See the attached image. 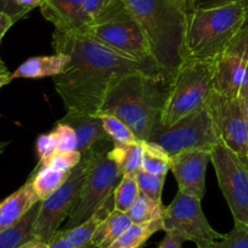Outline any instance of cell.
<instances>
[{"mask_svg":"<svg viewBox=\"0 0 248 248\" xmlns=\"http://www.w3.org/2000/svg\"><path fill=\"white\" fill-rule=\"evenodd\" d=\"M9 144H10V142H9V141H0V155L3 154L4 151H5L6 147L9 146Z\"/></svg>","mask_w":248,"mask_h":248,"instance_id":"cell-45","label":"cell"},{"mask_svg":"<svg viewBox=\"0 0 248 248\" xmlns=\"http://www.w3.org/2000/svg\"><path fill=\"white\" fill-rule=\"evenodd\" d=\"M229 51L240 55L248 66V27L242 28Z\"/></svg>","mask_w":248,"mask_h":248,"instance_id":"cell-35","label":"cell"},{"mask_svg":"<svg viewBox=\"0 0 248 248\" xmlns=\"http://www.w3.org/2000/svg\"><path fill=\"white\" fill-rule=\"evenodd\" d=\"M135 176H137L140 194L156 202H162V191H163L166 175H156L140 170L135 174Z\"/></svg>","mask_w":248,"mask_h":248,"instance_id":"cell-30","label":"cell"},{"mask_svg":"<svg viewBox=\"0 0 248 248\" xmlns=\"http://www.w3.org/2000/svg\"><path fill=\"white\" fill-rule=\"evenodd\" d=\"M18 248H49V243L44 242L42 240H38V238H34V240L23 243Z\"/></svg>","mask_w":248,"mask_h":248,"instance_id":"cell-42","label":"cell"},{"mask_svg":"<svg viewBox=\"0 0 248 248\" xmlns=\"http://www.w3.org/2000/svg\"><path fill=\"white\" fill-rule=\"evenodd\" d=\"M83 0H43L39 6L43 16L60 32H76L84 26Z\"/></svg>","mask_w":248,"mask_h":248,"instance_id":"cell-16","label":"cell"},{"mask_svg":"<svg viewBox=\"0 0 248 248\" xmlns=\"http://www.w3.org/2000/svg\"><path fill=\"white\" fill-rule=\"evenodd\" d=\"M206 105L221 144L248 163V117L245 99L212 90Z\"/></svg>","mask_w":248,"mask_h":248,"instance_id":"cell-12","label":"cell"},{"mask_svg":"<svg viewBox=\"0 0 248 248\" xmlns=\"http://www.w3.org/2000/svg\"><path fill=\"white\" fill-rule=\"evenodd\" d=\"M245 105H246V112H247V117H248V94L247 96L245 97Z\"/></svg>","mask_w":248,"mask_h":248,"instance_id":"cell-47","label":"cell"},{"mask_svg":"<svg viewBox=\"0 0 248 248\" xmlns=\"http://www.w3.org/2000/svg\"><path fill=\"white\" fill-rule=\"evenodd\" d=\"M245 27H248V8H247V20H246V23H245V26H243V28Z\"/></svg>","mask_w":248,"mask_h":248,"instance_id":"cell-49","label":"cell"},{"mask_svg":"<svg viewBox=\"0 0 248 248\" xmlns=\"http://www.w3.org/2000/svg\"><path fill=\"white\" fill-rule=\"evenodd\" d=\"M82 161V154L79 151H57L52 155L43 166H37L38 168L50 167L57 170L71 171L78 163Z\"/></svg>","mask_w":248,"mask_h":248,"instance_id":"cell-31","label":"cell"},{"mask_svg":"<svg viewBox=\"0 0 248 248\" xmlns=\"http://www.w3.org/2000/svg\"><path fill=\"white\" fill-rule=\"evenodd\" d=\"M107 156L116 163L121 175L137 174L141 170L144 158L141 141L132 145H113Z\"/></svg>","mask_w":248,"mask_h":248,"instance_id":"cell-23","label":"cell"},{"mask_svg":"<svg viewBox=\"0 0 248 248\" xmlns=\"http://www.w3.org/2000/svg\"><path fill=\"white\" fill-rule=\"evenodd\" d=\"M92 163V151L83 155L82 161L71 171L65 184L51 196L42 201L35 221V236L38 240L49 243L62 223L68 219L79 202L88 171Z\"/></svg>","mask_w":248,"mask_h":248,"instance_id":"cell-8","label":"cell"},{"mask_svg":"<svg viewBox=\"0 0 248 248\" xmlns=\"http://www.w3.org/2000/svg\"><path fill=\"white\" fill-rule=\"evenodd\" d=\"M49 248H76L71 245L65 237V235L62 233L61 229L57 231L56 235L52 237V240L49 242Z\"/></svg>","mask_w":248,"mask_h":248,"instance_id":"cell-41","label":"cell"},{"mask_svg":"<svg viewBox=\"0 0 248 248\" xmlns=\"http://www.w3.org/2000/svg\"><path fill=\"white\" fill-rule=\"evenodd\" d=\"M163 230V220L132 224L109 248H141L154 233Z\"/></svg>","mask_w":248,"mask_h":248,"instance_id":"cell-24","label":"cell"},{"mask_svg":"<svg viewBox=\"0 0 248 248\" xmlns=\"http://www.w3.org/2000/svg\"><path fill=\"white\" fill-rule=\"evenodd\" d=\"M17 22L15 17L6 13H0V42L3 40V37L6 34L9 30Z\"/></svg>","mask_w":248,"mask_h":248,"instance_id":"cell-39","label":"cell"},{"mask_svg":"<svg viewBox=\"0 0 248 248\" xmlns=\"http://www.w3.org/2000/svg\"><path fill=\"white\" fill-rule=\"evenodd\" d=\"M123 3L149 40L159 73L170 83L183 62L186 13L169 0H123Z\"/></svg>","mask_w":248,"mask_h":248,"instance_id":"cell-3","label":"cell"},{"mask_svg":"<svg viewBox=\"0 0 248 248\" xmlns=\"http://www.w3.org/2000/svg\"><path fill=\"white\" fill-rule=\"evenodd\" d=\"M144 158L141 170L156 175H167L170 170V155L155 142L149 140L141 141Z\"/></svg>","mask_w":248,"mask_h":248,"instance_id":"cell-26","label":"cell"},{"mask_svg":"<svg viewBox=\"0 0 248 248\" xmlns=\"http://www.w3.org/2000/svg\"><path fill=\"white\" fill-rule=\"evenodd\" d=\"M164 209L166 206L162 202H156L140 194L134 204L128 209L127 216L133 224H146L163 219Z\"/></svg>","mask_w":248,"mask_h":248,"instance_id":"cell-27","label":"cell"},{"mask_svg":"<svg viewBox=\"0 0 248 248\" xmlns=\"http://www.w3.org/2000/svg\"><path fill=\"white\" fill-rule=\"evenodd\" d=\"M211 162L209 150H187L170 156V170L178 191L202 200L206 192V171Z\"/></svg>","mask_w":248,"mask_h":248,"instance_id":"cell-13","label":"cell"},{"mask_svg":"<svg viewBox=\"0 0 248 248\" xmlns=\"http://www.w3.org/2000/svg\"><path fill=\"white\" fill-rule=\"evenodd\" d=\"M97 116L101 119L105 132L107 133L114 145H132L141 141L138 139L137 135L133 133V130L127 124L117 117L107 113H99Z\"/></svg>","mask_w":248,"mask_h":248,"instance_id":"cell-29","label":"cell"},{"mask_svg":"<svg viewBox=\"0 0 248 248\" xmlns=\"http://www.w3.org/2000/svg\"><path fill=\"white\" fill-rule=\"evenodd\" d=\"M37 154L39 157V163L38 166H43L52 155L59 151V144H57L56 137L52 132L47 134L39 135L37 139Z\"/></svg>","mask_w":248,"mask_h":248,"instance_id":"cell-34","label":"cell"},{"mask_svg":"<svg viewBox=\"0 0 248 248\" xmlns=\"http://www.w3.org/2000/svg\"><path fill=\"white\" fill-rule=\"evenodd\" d=\"M52 49L70 56L63 72L54 77L55 90L68 113L97 116L114 78L138 72L159 75L82 32L55 30Z\"/></svg>","mask_w":248,"mask_h":248,"instance_id":"cell-1","label":"cell"},{"mask_svg":"<svg viewBox=\"0 0 248 248\" xmlns=\"http://www.w3.org/2000/svg\"><path fill=\"white\" fill-rule=\"evenodd\" d=\"M9 82H6V80H0V89L4 87V85H8Z\"/></svg>","mask_w":248,"mask_h":248,"instance_id":"cell-48","label":"cell"},{"mask_svg":"<svg viewBox=\"0 0 248 248\" xmlns=\"http://www.w3.org/2000/svg\"><path fill=\"white\" fill-rule=\"evenodd\" d=\"M70 62V56L61 52H55L49 56H34L21 63L15 72L11 73V79L27 78L40 79L46 77H56L61 75Z\"/></svg>","mask_w":248,"mask_h":248,"instance_id":"cell-18","label":"cell"},{"mask_svg":"<svg viewBox=\"0 0 248 248\" xmlns=\"http://www.w3.org/2000/svg\"><path fill=\"white\" fill-rule=\"evenodd\" d=\"M149 141L163 147L170 156L187 150H209L220 142L207 105L171 125H156Z\"/></svg>","mask_w":248,"mask_h":248,"instance_id":"cell-7","label":"cell"},{"mask_svg":"<svg viewBox=\"0 0 248 248\" xmlns=\"http://www.w3.org/2000/svg\"><path fill=\"white\" fill-rule=\"evenodd\" d=\"M209 248H248V228L235 224L230 232L225 233Z\"/></svg>","mask_w":248,"mask_h":248,"instance_id":"cell-32","label":"cell"},{"mask_svg":"<svg viewBox=\"0 0 248 248\" xmlns=\"http://www.w3.org/2000/svg\"><path fill=\"white\" fill-rule=\"evenodd\" d=\"M124 8L123 0H83V28L104 22Z\"/></svg>","mask_w":248,"mask_h":248,"instance_id":"cell-25","label":"cell"},{"mask_svg":"<svg viewBox=\"0 0 248 248\" xmlns=\"http://www.w3.org/2000/svg\"><path fill=\"white\" fill-rule=\"evenodd\" d=\"M76 32L85 33L105 46L130 57L159 73L149 40L139 25L130 16L127 8L104 22L87 26Z\"/></svg>","mask_w":248,"mask_h":248,"instance_id":"cell-6","label":"cell"},{"mask_svg":"<svg viewBox=\"0 0 248 248\" xmlns=\"http://www.w3.org/2000/svg\"><path fill=\"white\" fill-rule=\"evenodd\" d=\"M173 4H175L178 8H180L181 10H184L185 13L189 11V0H169Z\"/></svg>","mask_w":248,"mask_h":248,"instance_id":"cell-44","label":"cell"},{"mask_svg":"<svg viewBox=\"0 0 248 248\" xmlns=\"http://www.w3.org/2000/svg\"><path fill=\"white\" fill-rule=\"evenodd\" d=\"M212 90V61L183 60L168 85L159 124L171 125L203 107Z\"/></svg>","mask_w":248,"mask_h":248,"instance_id":"cell-5","label":"cell"},{"mask_svg":"<svg viewBox=\"0 0 248 248\" xmlns=\"http://www.w3.org/2000/svg\"><path fill=\"white\" fill-rule=\"evenodd\" d=\"M114 209L113 195L102 203V206L84 223L72 229H61L68 242L76 248H94L92 245V238L95 230L102 220Z\"/></svg>","mask_w":248,"mask_h":248,"instance_id":"cell-19","label":"cell"},{"mask_svg":"<svg viewBox=\"0 0 248 248\" xmlns=\"http://www.w3.org/2000/svg\"><path fill=\"white\" fill-rule=\"evenodd\" d=\"M202 200L178 191L173 201L166 206L163 216V231L191 241L197 248H209L224 233L212 228L201 207Z\"/></svg>","mask_w":248,"mask_h":248,"instance_id":"cell-11","label":"cell"},{"mask_svg":"<svg viewBox=\"0 0 248 248\" xmlns=\"http://www.w3.org/2000/svg\"><path fill=\"white\" fill-rule=\"evenodd\" d=\"M109 150L111 149H100L92 151V163L79 202L68 217L63 229H72L84 223L113 195L122 175L116 163L107 156Z\"/></svg>","mask_w":248,"mask_h":248,"instance_id":"cell-10","label":"cell"},{"mask_svg":"<svg viewBox=\"0 0 248 248\" xmlns=\"http://www.w3.org/2000/svg\"><path fill=\"white\" fill-rule=\"evenodd\" d=\"M213 92L245 99L248 94V66L235 52L228 51L212 61Z\"/></svg>","mask_w":248,"mask_h":248,"instance_id":"cell-14","label":"cell"},{"mask_svg":"<svg viewBox=\"0 0 248 248\" xmlns=\"http://www.w3.org/2000/svg\"><path fill=\"white\" fill-rule=\"evenodd\" d=\"M185 242L180 236L171 232H166L163 240L159 242L158 248H183V243Z\"/></svg>","mask_w":248,"mask_h":248,"instance_id":"cell-36","label":"cell"},{"mask_svg":"<svg viewBox=\"0 0 248 248\" xmlns=\"http://www.w3.org/2000/svg\"><path fill=\"white\" fill-rule=\"evenodd\" d=\"M0 43H1V42H0Z\"/></svg>","mask_w":248,"mask_h":248,"instance_id":"cell-50","label":"cell"},{"mask_svg":"<svg viewBox=\"0 0 248 248\" xmlns=\"http://www.w3.org/2000/svg\"><path fill=\"white\" fill-rule=\"evenodd\" d=\"M211 162L233 221L248 228V163L221 142L212 149Z\"/></svg>","mask_w":248,"mask_h":248,"instance_id":"cell-9","label":"cell"},{"mask_svg":"<svg viewBox=\"0 0 248 248\" xmlns=\"http://www.w3.org/2000/svg\"><path fill=\"white\" fill-rule=\"evenodd\" d=\"M230 3L242 4L243 6H246V9L248 8V0H200V3L197 4V6H201V8H208V6L223 5V4H230Z\"/></svg>","mask_w":248,"mask_h":248,"instance_id":"cell-40","label":"cell"},{"mask_svg":"<svg viewBox=\"0 0 248 248\" xmlns=\"http://www.w3.org/2000/svg\"><path fill=\"white\" fill-rule=\"evenodd\" d=\"M0 80H6V82L10 83L11 80V73L9 72V70L6 68L5 63L1 59H0Z\"/></svg>","mask_w":248,"mask_h":248,"instance_id":"cell-43","label":"cell"},{"mask_svg":"<svg viewBox=\"0 0 248 248\" xmlns=\"http://www.w3.org/2000/svg\"><path fill=\"white\" fill-rule=\"evenodd\" d=\"M0 13L9 14V15L15 17L17 21L20 20V18L25 17V16L20 13V10L16 8L14 0H0Z\"/></svg>","mask_w":248,"mask_h":248,"instance_id":"cell-37","label":"cell"},{"mask_svg":"<svg viewBox=\"0 0 248 248\" xmlns=\"http://www.w3.org/2000/svg\"><path fill=\"white\" fill-rule=\"evenodd\" d=\"M40 203L42 202L34 204L20 220L0 232V248H18L23 243L37 238L35 221L39 214Z\"/></svg>","mask_w":248,"mask_h":248,"instance_id":"cell-20","label":"cell"},{"mask_svg":"<svg viewBox=\"0 0 248 248\" xmlns=\"http://www.w3.org/2000/svg\"><path fill=\"white\" fill-rule=\"evenodd\" d=\"M43 0H14L16 8L20 10L23 16L27 15L31 10H33L37 6L42 5Z\"/></svg>","mask_w":248,"mask_h":248,"instance_id":"cell-38","label":"cell"},{"mask_svg":"<svg viewBox=\"0 0 248 248\" xmlns=\"http://www.w3.org/2000/svg\"><path fill=\"white\" fill-rule=\"evenodd\" d=\"M60 121L75 129L78 138V151L82 154V156L94 150L113 147L114 144L105 132L99 116L66 112L65 117Z\"/></svg>","mask_w":248,"mask_h":248,"instance_id":"cell-15","label":"cell"},{"mask_svg":"<svg viewBox=\"0 0 248 248\" xmlns=\"http://www.w3.org/2000/svg\"><path fill=\"white\" fill-rule=\"evenodd\" d=\"M38 202L42 201L33 189L30 176L20 189L0 202V232L20 220Z\"/></svg>","mask_w":248,"mask_h":248,"instance_id":"cell-17","label":"cell"},{"mask_svg":"<svg viewBox=\"0 0 248 248\" xmlns=\"http://www.w3.org/2000/svg\"><path fill=\"white\" fill-rule=\"evenodd\" d=\"M71 171L57 170V169L50 168V167H43V168L35 167V169L30 176L32 179L33 189H34L35 194L39 197L40 201L46 200L56 190H59L65 184V181L70 178Z\"/></svg>","mask_w":248,"mask_h":248,"instance_id":"cell-22","label":"cell"},{"mask_svg":"<svg viewBox=\"0 0 248 248\" xmlns=\"http://www.w3.org/2000/svg\"><path fill=\"white\" fill-rule=\"evenodd\" d=\"M140 191L135 174H124L113 191L114 209L127 213L139 197Z\"/></svg>","mask_w":248,"mask_h":248,"instance_id":"cell-28","label":"cell"},{"mask_svg":"<svg viewBox=\"0 0 248 248\" xmlns=\"http://www.w3.org/2000/svg\"><path fill=\"white\" fill-rule=\"evenodd\" d=\"M199 3H200V0H189V11L192 10L194 8H196Z\"/></svg>","mask_w":248,"mask_h":248,"instance_id":"cell-46","label":"cell"},{"mask_svg":"<svg viewBox=\"0 0 248 248\" xmlns=\"http://www.w3.org/2000/svg\"><path fill=\"white\" fill-rule=\"evenodd\" d=\"M132 224L127 213L113 209L95 230L92 238L93 247L109 248Z\"/></svg>","mask_w":248,"mask_h":248,"instance_id":"cell-21","label":"cell"},{"mask_svg":"<svg viewBox=\"0 0 248 248\" xmlns=\"http://www.w3.org/2000/svg\"><path fill=\"white\" fill-rule=\"evenodd\" d=\"M51 132L56 137L59 151H78V138L71 125L59 121Z\"/></svg>","mask_w":248,"mask_h":248,"instance_id":"cell-33","label":"cell"},{"mask_svg":"<svg viewBox=\"0 0 248 248\" xmlns=\"http://www.w3.org/2000/svg\"><path fill=\"white\" fill-rule=\"evenodd\" d=\"M168 85L163 76L152 73H128L114 78L99 113L117 117L138 139L149 140L152 130L161 123Z\"/></svg>","mask_w":248,"mask_h":248,"instance_id":"cell-2","label":"cell"},{"mask_svg":"<svg viewBox=\"0 0 248 248\" xmlns=\"http://www.w3.org/2000/svg\"><path fill=\"white\" fill-rule=\"evenodd\" d=\"M247 9L230 3L201 8L186 13L183 60L213 61L229 51L245 26Z\"/></svg>","mask_w":248,"mask_h":248,"instance_id":"cell-4","label":"cell"}]
</instances>
